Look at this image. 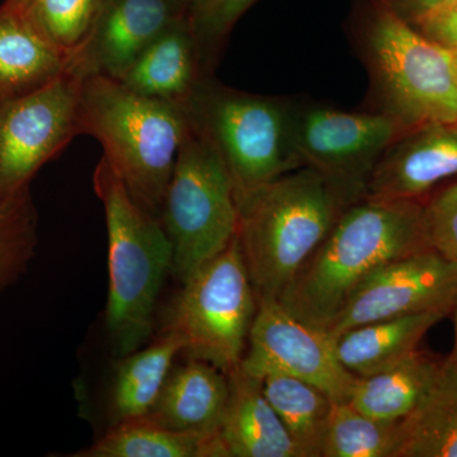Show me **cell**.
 <instances>
[{"instance_id": "6da1fadb", "label": "cell", "mask_w": 457, "mask_h": 457, "mask_svg": "<svg viewBox=\"0 0 457 457\" xmlns=\"http://www.w3.org/2000/svg\"><path fill=\"white\" fill-rule=\"evenodd\" d=\"M423 200L362 198L352 204L278 302L294 317L328 332L375 272L428 248L422 233Z\"/></svg>"}, {"instance_id": "7a4b0ae2", "label": "cell", "mask_w": 457, "mask_h": 457, "mask_svg": "<svg viewBox=\"0 0 457 457\" xmlns=\"http://www.w3.org/2000/svg\"><path fill=\"white\" fill-rule=\"evenodd\" d=\"M362 195L297 168L237 204V242L257 300H278L330 228Z\"/></svg>"}, {"instance_id": "3957f363", "label": "cell", "mask_w": 457, "mask_h": 457, "mask_svg": "<svg viewBox=\"0 0 457 457\" xmlns=\"http://www.w3.org/2000/svg\"><path fill=\"white\" fill-rule=\"evenodd\" d=\"M80 134L102 144L104 158L140 207L161 218L165 192L191 120L186 104L139 95L120 80H82Z\"/></svg>"}, {"instance_id": "277c9868", "label": "cell", "mask_w": 457, "mask_h": 457, "mask_svg": "<svg viewBox=\"0 0 457 457\" xmlns=\"http://www.w3.org/2000/svg\"><path fill=\"white\" fill-rule=\"evenodd\" d=\"M108 236L106 327L113 351L128 356L153 330L162 286L173 266V246L161 219L135 203L104 156L93 173Z\"/></svg>"}, {"instance_id": "5b68a950", "label": "cell", "mask_w": 457, "mask_h": 457, "mask_svg": "<svg viewBox=\"0 0 457 457\" xmlns=\"http://www.w3.org/2000/svg\"><path fill=\"white\" fill-rule=\"evenodd\" d=\"M357 21L380 111L407 131L457 121L453 53L418 31L389 0H363Z\"/></svg>"}, {"instance_id": "8992f818", "label": "cell", "mask_w": 457, "mask_h": 457, "mask_svg": "<svg viewBox=\"0 0 457 457\" xmlns=\"http://www.w3.org/2000/svg\"><path fill=\"white\" fill-rule=\"evenodd\" d=\"M192 123L212 140L233 183L237 204L300 167L293 149L294 104L204 79L188 99Z\"/></svg>"}, {"instance_id": "52a82bcc", "label": "cell", "mask_w": 457, "mask_h": 457, "mask_svg": "<svg viewBox=\"0 0 457 457\" xmlns=\"http://www.w3.org/2000/svg\"><path fill=\"white\" fill-rule=\"evenodd\" d=\"M159 219L173 246L171 272L180 282L237 237L239 212L230 176L212 140L192 121Z\"/></svg>"}, {"instance_id": "ba28073f", "label": "cell", "mask_w": 457, "mask_h": 457, "mask_svg": "<svg viewBox=\"0 0 457 457\" xmlns=\"http://www.w3.org/2000/svg\"><path fill=\"white\" fill-rule=\"evenodd\" d=\"M182 285L163 332L179 337L189 357L228 374L245 356L258 306L237 237Z\"/></svg>"}, {"instance_id": "9c48e42d", "label": "cell", "mask_w": 457, "mask_h": 457, "mask_svg": "<svg viewBox=\"0 0 457 457\" xmlns=\"http://www.w3.org/2000/svg\"><path fill=\"white\" fill-rule=\"evenodd\" d=\"M82 80L64 73L44 88L0 104V198L29 187L42 165L80 134Z\"/></svg>"}, {"instance_id": "30bf717a", "label": "cell", "mask_w": 457, "mask_h": 457, "mask_svg": "<svg viewBox=\"0 0 457 457\" xmlns=\"http://www.w3.org/2000/svg\"><path fill=\"white\" fill-rule=\"evenodd\" d=\"M407 132L390 114L293 107L291 139L300 167L320 171L362 195L376 163Z\"/></svg>"}, {"instance_id": "8fae6325", "label": "cell", "mask_w": 457, "mask_h": 457, "mask_svg": "<svg viewBox=\"0 0 457 457\" xmlns=\"http://www.w3.org/2000/svg\"><path fill=\"white\" fill-rule=\"evenodd\" d=\"M257 302L242 369L260 380L269 375L299 378L336 402H347L356 376L339 362L329 333L294 317L278 300Z\"/></svg>"}, {"instance_id": "7c38bea8", "label": "cell", "mask_w": 457, "mask_h": 457, "mask_svg": "<svg viewBox=\"0 0 457 457\" xmlns=\"http://www.w3.org/2000/svg\"><path fill=\"white\" fill-rule=\"evenodd\" d=\"M457 305V264L431 248L390 262L352 295L328 333L333 341L352 328L386 319L441 312Z\"/></svg>"}, {"instance_id": "4fadbf2b", "label": "cell", "mask_w": 457, "mask_h": 457, "mask_svg": "<svg viewBox=\"0 0 457 457\" xmlns=\"http://www.w3.org/2000/svg\"><path fill=\"white\" fill-rule=\"evenodd\" d=\"M185 17L170 0H108L88 37L68 57L65 73L79 80L120 79L153 41Z\"/></svg>"}, {"instance_id": "5bb4252c", "label": "cell", "mask_w": 457, "mask_h": 457, "mask_svg": "<svg viewBox=\"0 0 457 457\" xmlns=\"http://www.w3.org/2000/svg\"><path fill=\"white\" fill-rule=\"evenodd\" d=\"M457 176V121L427 123L387 147L366 183L363 198L423 200Z\"/></svg>"}, {"instance_id": "9a60e30c", "label": "cell", "mask_w": 457, "mask_h": 457, "mask_svg": "<svg viewBox=\"0 0 457 457\" xmlns=\"http://www.w3.org/2000/svg\"><path fill=\"white\" fill-rule=\"evenodd\" d=\"M228 400L227 372L189 357L188 362L171 369L145 417L171 431L210 437L220 431Z\"/></svg>"}, {"instance_id": "2e32d148", "label": "cell", "mask_w": 457, "mask_h": 457, "mask_svg": "<svg viewBox=\"0 0 457 457\" xmlns=\"http://www.w3.org/2000/svg\"><path fill=\"white\" fill-rule=\"evenodd\" d=\"M209 78L196 38L182 17L159 35L117 80L146 97L186 104Z\"/></svg>"}, {"instance_id": "e0dca14e", "label": "cell", "mask_w": 457, "mask_h": 457, "mask_svg": "<svg viewBox=\"0 0 457 457\" xmlns=\"http://www.w3.org/2000/svg\"><path fill=\"white\" fill-rule=\"evenodd\" d=\"M228 400L220 438L228 457H302L263 392L260 378L237 365L228 372Z\"/></svg>"}, {"instance_id": "ac0fdd59", "label": "cell", "mask_w": 457, "mask_h": 457, "mask_svg": "<svg viewBox=\"0 0 457 457\" xmlns=\"http://www.w3.org/2000/svg\"><path fill=\"white\" fill-rule=\"evenodd\" d=\"M68 56L35 26L26 11L0 5V104L62 77Z\"/></svg>"}, {"instance_id": "d6986e66", "label": "cell", "mask_w": 457, "mask_h": 457, "mask_svg": "<svg viewBox=\"0 0 457 457\" xmlns=\"http://www.w3.org/2000/svg\"><path fill=\"white\" fill-rule=\"evenodd\" d=\"M446 318L423 312L352 328L335 338L337 357L356 378L378 374L418 350L427 333Z\"/></svg>"}, {"instance_id": "ffe728a7", "label": "cell", "mask_w": 457, "mask_h": 457, "mask_svg": "<svg viewBox=\"0 0 457 457\" xmlns=\"http://www.w3.org/2000/svg\"><path fill=\"white\" fill-rule=\"evenodd\" d=\"M444 360L445 357L418 348L392 368L356 378L347 402L374 420L399 422L428 392Z\"/></svg>"}, {"instance_id": "44dd1931", "label": "cell", "mask_w": 457, "mask_h": 457, "mask_svg": "<svg viewBox=\"0 0 457 457\" xmlns=\"http://www.w3.org/2000/svg\"><path fill=\"white\" fill-rule=\"evenodd\" d=\"M395 457H457V366L449 356L417 407L399 420Z\"/></svg>"}, {"instance_id": "7402d4cb", "label": "cell", "mask_w": 457, "mask_h": 457, "mask_svg": "<svg viewBox=\"0 0 457 457\" xmlns=\"http://www.w3.org/2000/svg\"><path fill=\"white\" fill-rule=\"evenodd\" d=\"M74 457H228L220 435L203 437L171 431L144 416L111 427Z\"/></svg>"}, {"instance_id": "603a6c76", "label": "cell", "mask_w": 457, "mask_h": 457, "mask_svg": "<svg viewBox=\"0 0 457 457\" xmlns=\"http://www.w3.org/2000/svg\"><path fill=\"white\" fill-rule=\"evenodd\" d=\"M180 352L183 343L179 337L163 332L149 347L123 356L114 378L112 425L149 413Z\"/></svg>"}, {"instance_id": "cb8c5ba5", "label": "cell", "mask_w": 457, "mask_h": 457, "mask_svg": "<svg viewBox=\"0 0 457 457\" xmlns=\"http://www.w3.org/2000/svg\"><path fill=\"white\" fill-rule=\"evenodd\" d=\"M263 392L302 457H323L336 400L314 385L285 375L262 378Z\"/></svg>"}, {"instance_id": "d4e9b609", "label": "cell", "mask_w": 457, "mask_h": 457, "mask_svg": "<svg viewBox=\"0 0 457 457\" xmlns=\"http://www.w3.org/2000/svg\"><path fill=\"white\" fill-rule=\"evenodd\" d=\"M398 438L399 422L374 420L348 402H336L323 457H395Z\"/></svg>"}, {"instance_id": "484cf974", "label": "cell", "mask_w": 457, "mask_h": 457, "mask_svg": "<svg viewBox=\"0 0 457 457\" xmlns=\"http://www.w3.org/2000/svg\"><path fill=\"white\" fill-rule=\"evenodd\" d=\"M37 221L29 187L0 198V296L29 270L37 248Z\"/></svg>"}, {"instance_id": "4316f807", "label": "cell", "mask_w": 457, "mask_h": 457, "mask_svg": "<svg viewBox=\"0 0 457 457\" xmlns=\"http://www.w3.org/2000/svg\"><path fill=\"white\" fill-rule=\"evenodd\" d=\"M108 0H31L27 16L66 56L88 37Z\"/></svg>"}, {"instance_id": "83f0119b", "label": "cell", "mask_w": 457, "mask_h": 457, "mask_svg": "<svg viewBox=\"0 0 457 457\" xmlns=\"http://www.w3.org/2000/svg\"><path fill=\"white\" fill-rule=\"evenodd\" d=\"M258 0H195L185 18L200 47L210 77L216 56L237 20Z\"/></svg>"}, {"instance_id": "f1b7e54d", "label": "cell", "mask_w": 457, "mask_h": 457, "mask_svg": "<svg viewBox=\"0 0 457 457\" xmlns=\"http://www.w3.org/2000/svg\"><path fill=\"white\" fill-rule=\"evenodd\" d=\"M422 233L428 248L457 264V180L423 200Z\"/></svg>"}, {"instance_id": "f546056e", "label": "cell", "mask_w": 457, "mask_h": 457, "mask_svg": "<svg viewBox=\"0 0 457 457\" xmlns=\"http://www.w3.org/2000/svg\"><path fill=\"white\" fill-rule=\"evenodd\" d=\"M413 25L429 40L457 53V0H442L418 12Z\"/></svg>"}, {"instance_id": "4dcf8cb0", "label": "cell", "mask_w": 457, "mask_h": 457, "mask_svg": "<svg viewBox=\"0 0 457 457\" xmlns=\"http://www.w3.org/2000/svg\"><path fill=\"white\" fill-rule=\"evenodd\" d=\"M390 3L398 9L400 13H404L405 9H411L414 14L418 12L423 11V9L431 7L433 4L442 2V0H389Z\"/></svg>"}, {"instance_id": "1f68e13d", "label": "cell", "mask_w": 457, "mask_h": 457, "mask_svg": "<svg viewBox=\"0 0 457 457\" xmlns=\"http://www.w3.org/2000/svg\"><path fill=\"white\" fill-rule=\"evenodd\" d=\"M450 317L453 319V351H451V353L449 354V357L457 366V305L455 306V309H453V312H451Z\"/></svg>"}, {"instance_id": "d6a6232c", "label": "cell", "mask_w": 457, "mask_h": 457, "mask_svg": "<svg viewBox=\"0 0 457 457\" xmlns=\"http://www.w3.org/2000/svg\"><path fill=\"white\" fill-rule=\"evenodd\" d=\"M171 4L174 5L179 11L182 12L183 14H186V11H187L189 5L195 2V0H170Z\"/></svg>"}, {"instance_id": "836d02e7", "label": "cell", "mask_w": 457, "mask_h": 457, "mask_svg": "<svg viewBox=\"0 0 457 457\" xmlns=\"http://www.w3.org/2000/svg\"><path fill=\"white\" fill-rule=\"evenodd\" d=\"M29 2L31 0H5L4 3H7L11 7L20 9V11H26Z\"/></svg>"}, {"instance_id": "e575fe53", "label": "cell", "mask_w": 457, "mask_h": 457, "mask_svg": "<svg viewBox=\"0 0 457 457\" xmlns=\"http://www.w3.org/2000/svg\"><path fill=\"white\" fill-rule=\"evenodd\" d=\"M453 56H455V68H456V74H457V53H453Z\"/></svg>"}]
</instances>
